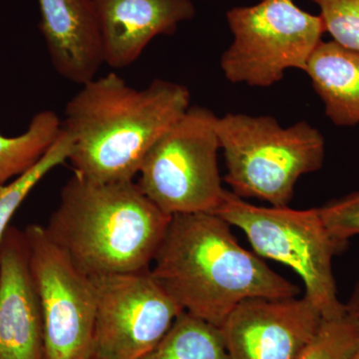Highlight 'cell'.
Returning a JSON list of instances; mask_svg holds the SVG:
<instances>
[{
	"instance_id": "4",
	"label": "cell",
	"mask_w": 359,
	"mask_h": 359,
	"mask_svg": "<svg viewBox=\"0 0 359 359\" xmlns=\"http://www.w3.org/2000/svg\"><path fill=\"white\" fill-rule=\"evenodd\" d=\"M231 193L287 207L301 177L323 167L325 142L306 121L283 127L271 116L228 113L217 120Z\"/></svg>"
},
{
	"instance_id": "9",
	"label": "cell",
	"mask_w": 359,
	"mask_h": 359,
	"mask_svg": "<svg viewBox=\"0 0 359 359\" xmlns=\"http://www.w3.org/2000/svg\"><path fill=\"white\" fill-rule=\"evenodd\" d=\"M91 278L96 295L93 358H143L184 311L151 269Z\"/></svg>"
},
{
	"instance_id": "19",
	"label": "cell",
	"mask_w": 359,
	"mask_h": 359,
	"mask_svg": "<svg viewBox=\"0 0 359 359\" xmlns=\"http://www.w3.org/2000/svg\"><path fill=\"white\" fill-rule=\"evenodd\" d=\"M320 8L325 32L332 41L359 52V0H311Z\"/></svg>"
},
{
	"instance_id": "15",
	"label": "cell",
	"mask_w": 359,
	"mask_h": 359,
	"mask_svg": "<svg viewBox=\"0 0 359 359\" xmlns=\"http://www.w3.org/2000/svg\"><path fill=\"white\" fill-rule=\"evenodd\" d=\"M62 121L51 110L33 116L25 133L15 137L0 134V185L32 169L57 140Z\"/></svg>"
},
{
	"instance_id": "1",
	"label": "cell",
	"mask_w": 359,
	"mask_h": 359,
	"mask_svg": "<svg viewBox=\"0 0 359 359\" xmlns=\"http://www.w3.org/2000/svg\"><path fill=\"white\" fill-rule=\"evenodd\" d=\"M190 106L189 89L167 80L136 89L110 72L81 85L62 120L74 174L97 183L134 181L149 150Z\"/></svg>"
},
{
	"instance_id": "6",
	"label": "cell",
	"mask_w": 359,
	"mask_h": 359,
	"mask_svg": "<svg viewBox=\"0 0 359 359\" xmlns=\"http://www.w3.org/2000/svg\"><path fill=\"white\" fill-rule=\"evenodd\" d=\"M217 120L208 108L190 106L146 155L136 183L165 214H214L221 204Z\"/></svg>"
},
{
	"instance_id": "14",
	"label": "cell",
	"mask_w": 359,
	"mask_h": 359,
	"mask_svg": "<svg viewBox=\"0 0 359 359\" xmlns=\"http://www.w3.org/2000/svg\"><path fill=\"white\" fill-rule=\"evenodd\" d=\"M304 72L330 121L339 127L359 124L358 51L344 48L332 40H323Z\"/></svg>"
},
{
	"instance_id": "18",
	"label": "cell",
	"mask_w": 359,
	"mask_h": 359,
	"mask_svg": "<svg viewBox=\"0 0 359 359\" xmlns=\"http://www.w3.org/2000/svg\"><path fill=\"white\" fill-rule=\"evenodd\" d=\"M359 348V318L344 313L323 318L297 359H353Z\"/></svg>"
},
{
	"instance_id": "7",
	"label": "cell",
	"mask_w": 359,
	"mask_h": 359,
	"mask_svg": "<svg viewBox=\"0 0 359 359\" xmlns=\"http://www.w3.org/2000/svg\"><path fill=\"white\" fill-rule=\"evenodd\" d=\"M233 41L221 57L226 80L252 87L273 86L285 71L306 70L325 33L320 16L294 0H259L226 13Z\"/></svg>"
},
{
	"instance_id": "20",
	"label": "cell",
	"mask_w": 359,
	"mask_h": 359,
	"mask_svg": "<svg viewBox=\"0 0 359 359\" xmlns=\"http://www.w3.org/2000/svg\"><path fill=\"white\" fill-rule=\"evenodd\" d=\"M321 218L337 240L348 243L359 236V191L318 208Z\"/></svg>"
},
{
	"instance_id": "13",
	"label": "cell",
	"mask_w": 359,
	"mask_h": 359,
	"mask_svg": "<svg viewBox=\"0 0 359 359\" xmlns=\"http://www.w3.org/2000/svg\"><path fill=\"white\" fill-rule=\"evenodd\" d=\"M39 29L52 66L81 86L104 65L102 41L92 0H37Z\"/></svg>"
},
{
	"instance_id": "8",
	"label": "cell",
	"mask_w": 359,
	"mask_h": 359,
	"mask_svg": "<svg viewBox=\"0 0 359 359\" xmlns=\"http://www.w3.org/2000/svg\"><path fill=\"white\" fill-rule=\"evenodd\" d=\"M23 231L43 321L45 359L93 358V280L52 240L45 226L29 224Z\"/></svg>"
},
{
	"instance_id": "23",
	"label": "cell",
	"mask_w": 359,
	"mask_h": 359,
	"mask_svg": "<svg viewBox=\"0 0 359 359\" xmlns=\"http://www.w3.org/2000/svg\"><path fill=\"white\" fill-rule=\"evenodd\" d=\"M92 359H97V358H92Z\"/></svg>"
},
{
	"instance_id": "17",
	"label": "cell",
	"mask_w": 359,
	"mask_h": 359,
	"mask_svg": "<svg viewBox=\"0 0 359 359\" xmlns=\"http://www.w3.org/2000/svg\"><path fill=\"white\" fill-rule=\"evenodd\" d=\"M72 146L69 135L65 130H61L57 140L54 142L37 164L11 183L0 185V245L9 229L11 219L23 201L49 172L69 159Z\"/></svg>"
},
{
	"instance_id": "2",
	"label": "cell",
	"mask_w": 359,
	"mask_h": 359,
	"mask_svg": "<svg viewBox=\"0 0 359 359\" xmlns=\"http://www.w3.org/2000/svg\"><path fill=\"white\" fill-rule=\"evenodd\" d=\"M231 226L216 214L172 216L150 269L184 311L217 327L241 302L299 294L238 244Z\"/></svg>"
},
{
	"instance_id": "5",
	"label": "cell",
	"mask_w": 359,
	"mask_h": 359,
	"mask_svg": "<svg viewBox=\"0 0 359 359\" xmlns=\"http://www.w3.org/2000/svg\"><path fill=\"white\" fill-rule=\"evenodd\" d=\"M214 214L240 229L257 256L290 266L297 273L304 283V297L323 318L346 313L337 295L332 259L347 243L330 233L318 208L259 207L226 190Z\"/></svg>"
},
{
	"instance_id": "12",
	"label": "cell",
	"mask_w": 359,
	"mask_h": 359,
	"mask_svg": "<svg viewBox=\"0 0 359 359\" xmlns=\"http://www.w3.org/2000/svg\"><path fill=\"white\" fill-rule=\"evenodd\" d=\"M95 7L104 65L120 69L133 65L159 35L176 32L193 20L191 0H92Z\"/></svg>"
},
{
	"instance_id": "22",
	"label": "cell",
	"mask_w": 359,
	"mask_h": 359,
	"mask_svg": "<svg viewBox=\"0 0 359 359\" xmlns=\"http://www.w3.org/2000/svg\"><path fill=\"white\" fill-rule=\"evenodd\" d=\"M353 359H359V348L358 349V351H356V353L354 354Z\"/></svg>"
},
{
	"instance_id": "10",
	"label": "cell",
	"mask_w": 359,
	"mask_h": 359,
	"mask_svg": "<svg viewBox=\"0 0 359 359\" xmlns=\"http://www.w3.org/2000/svg\"><path fill=\"white\" fill-rule=\"evenodd\" d=\"M323 314L306 297L241 302L221 325L230 359H297Z\"/></svg>"
},
{
	"instance_id": "11",
	"label": "cell",
	"mask_w": 359,
	"mask_h": 359,
	"mask_svg": "<svg viewBox=\"0 0 359 359\" xmlns=\"http://www.w3.org/2000/svg\"><path fill=\"white\" fill-rule=\"evenodd\" d=\"M0 359H45L43 321L25 231L13 226L0 245Z\"/></svg>"
},
{
	"instance_id": "3",
	"label": "cell",
	"mask_w": 359,
	"mask_h": 359,
	"mask_svg": "<svg viewBox=\"0 0 359 359\" xmlns=\"http://www.w3.org/2000/svg\"><path fill=\"white\" fill-rule=\"evenodd\" d=\"M135 181L97 183L73 175L46 228L89 276L151 269L171 221Z\"/></svg>"
},
{
	"instance_id": "21",
	"label": "cell",
	"mask_w": 359,
	"mask_h": 359,
	"mask_svg": "<svg viewBox=\"0 0 359 359\" xmlns=\"http://www.w3.org/2000/svg\"><path fill=\"white\" fill-rule=\"evenodd\" d=\"M347 313L359 318V283L356 285L348 302L344 304Z\"/></svg>"
},
{
	"instance_id": "16",
	"label": "cell",
	"mask_w": 359,
	"mask_h": 359,
	"mask_svg": "<svg viewBox=\"0 0 359 359\" xmlns=\"http://www.w3.org/2000/svg\"><path fill=\"white\" fill-rule=\"evenodd\" d=\"M140 359H230L221 330L183 311L169 332Z\"/></svg>"
}]
</instances>
